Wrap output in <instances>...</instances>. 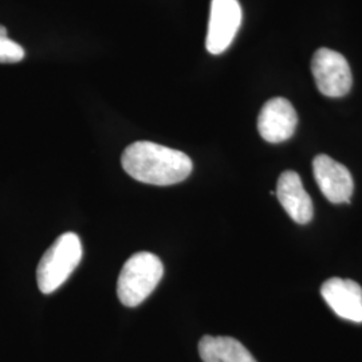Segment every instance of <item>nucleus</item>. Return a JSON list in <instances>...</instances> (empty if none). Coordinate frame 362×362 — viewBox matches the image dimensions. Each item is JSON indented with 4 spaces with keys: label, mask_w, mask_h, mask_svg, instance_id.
I'll return each instance as SVG.
<instances>
[{
    "label": "nucleus",
    "mask_w": 362,
    "mask_h": 362,
    "mask_svg": "<svg viewBox=\"0 0 362 362\" xmlns=\"http://www.w3.org/2000/svg\"><path fill=\"white\" fill-rule=\"evenodd\" d=\"M121 164L134 180L160 187L185 180L194 168L185 153L151 141L129 145L122 153Z\"/></svg>",
    "instance_id": "f257e3e1"
},
{
    "label": "nucleus",
    "mask_w": 362,
    "mask_h": 362,
    "mask_svg": "<svg viewBox=\"0 0 362 362\" xmlns=\"http://www.w3.org/2000/svg\"><path fill=\"white\" fill-rule=\"evenodd\" d=\"M164 274L161 260L152 252H137L124 264L117 282V296L128 308L141 305L149 297Z\"/></svg>",
    "instance_id": "f03ea898"
},
{
    "label": "nucleus",
    "mask_w": 362,
    "mask_h": 362,
    "mask_svg": "<svg viewBox=\"0 0 362 362\" xmlns=\"http://www.w3.org/2000/svg\"><path fill=\"white\" fill-rule=\"evenodd\" d=\"M82 243L77 233H66L57 238L39 262L37 281L43 294H52L65 284L82 259Z\"/></svg>",
    "instance_id": "7ed1b4c3"
},
{
    "label": "nucleus",
    "mask_w": 362,
    "mask_h": 362,
    "mask_svg": "<svg viewBox=\"0 0 362 362\" xmlns=\"http://www.w3.org/2000/svg\"><path fill=\"white\" fill-rule=\"evenodd\" d=\"M311 71L318 90L326 97L339 98L351 89V70L341 52L330 49L317 50L311 59Z\"/></svg>",
    "instance_id": "20e7f679"
},
{
    "label": "nucleus",
    "mask_w": 362,
    "mask_h": 362,
    "mask_svg": "<svg viewBox=\"0 0 362 362\" xmlns=\"http://www.w3.org/2000/svg\"><path fill=\"white\" fill-rule=\"evenodd\" d=\"M242 7L238 0H212L206 47L214 55L226 52L242 25Z\"/></svg>",
    "instance_id": "39448f33"
},
{
    "label": "nucleus",
    "mask_w": 362,
    "mask_h": 362,
    "mask_svg": "<svg viewBox=\"0 0 362 362\" xmlns=\"http://www.w3.org/2000/svg\"><path fill=\"white\" fill-rule=\"evenodd\" d=\"M297 125V112L293 104L284 97L269 100L259 113V134L267 143L287 141L296 133Z\"/></svg>",
    "instance_id": "423d86ee"
},
{
    "label": "nucleus",
    "mask_w": 362,
    "mask_h": 362,
    "mask_svg": "<svg viewBox=\"0 0 362 362\" xmlns=\"http://www.w3.org/2000/svg\"><path fill=\"white\" fill-rule=\"evenodd\" d=\"M313 172L321 192L330 203H350L354 181L345 165L329 156L318 155L313 160Z\"/></svg>",
    "instance_id": "0eeeda50"
},
{
    "label": "nucleus",
    "mask_w": 362,
    "mask_h": 362,
    "mask_svg": "<svg viewBox=\"0 0 362 362\" xmlns=\"http://www.w3.org/2000/svg\"><path fill=\"white\" fill-rule=\"evenodd\" d=\"M321 294L338 317L362 324V287L357 282L330 278L321 287Z\"/></svg>",
    "instance_id": "6e6552de"
},
{
    "label": "nucleus",
    "mask_w": 362,
    "mask_h": 362,
    "mask_svg": "<svg viewBox=\"0 0 362 362\" xmlns=\"http://www.w3.org/2000/svg\"><path fill=\"white\" fill-rule=\"evenodd\" d=\"M276 196L288 216L298 224L310 223L314 215L313 202L305 191L297 172L285 170L276 184Z\"/></svg>",
    "instance_id": "1a4fd4ad"
},
{
    "label": "nucleus",
    "mask_w": 362,
    "mask_h": 362,
    "mask_svg": "<svg viewBox=\"0 0 362 362\" xmlns=\"http://www.w3.org/2000/svg\"><path fill=\"white\" fill-rule=\"evenodd\" d=\"M199 353L203 362H257L245 345L231 337L204 336Z\"/></svg>",
    "instance_id": "9d476101"
},
{
    "label": "nucleus",
    "mask_w": 362,
    "mask_h": 362,
    "mask_svg": "<svg viewBox=\"0 0 362 362\" xmlns=\"http://www.w3.org/2000/svg\"><path fill=\"white\" fill-rule=\"evenodd\" d=\"M25 58L23 47L8 38L7 28L0 26V64H16Z\"/></svg>",
    "instance_id": "9b49d317"
}]
</instances>
